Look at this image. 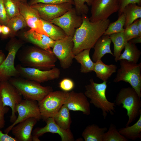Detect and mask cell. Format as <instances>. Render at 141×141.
Segmentation results:
<instances>
[{
    "mask_svg": "<svg viewBox=\"0 0 141 141\" xmlns=\"http://www.w3.org/2000/svg\"><path fill=\"white\" fill-rule=\"evenodd\" d=\"M6 57L5 55L3 52L0 55V66L3 63Z\"/></svg>",
    "mask_w": 141,
    "mask_h": 141,
    "instance_id": "45",
    "label": "cell"
},
{
    "mask_svg": "<svg viewBox=\"0 0 141 141\" xmlns=\"http://www.w3.org/2000/svg\"><path fill=\"white\" fill-rule=\"evenodd\" d=\"M8 81L16 88L24 99L38 102L53 91L50 86H43L39 83L21 77H11Z\"/></svg>",
    "mask_w": 141,
    "mask_h": 141,
    "instance_id": "4",
    "label": "cell"
},
{
    "mask_svg": "<svg viewBox=\"0 0 141 141\" xmlns=\"http://www.w3.org/2000/svg\"><path fill=\"white\" fill-rule=\"evenodd\" d=\"M9 110L8 107L4 106L0 97V129H1L4 126L5 123L4 116Z\"/></svg>",
    "mask_w": 141,
    "mask_h": 141,
    "instance_id": "40",
    "label": "cell"
},
{
    "mask_svg": "<svg viewBox=\"0 0 141 141\" xmlns=\"http://www.w3.org/2000/svg\"><path fill=\"white\" fill-rule=\"evenodd\" d=\"M118 131L119 133L127 139L136 140L141 139V113L137 122L131 126L121 128Z\"/></svg>",
    "mask_w": 141,
    "mask_h": 141,
    "instance_id": "26",
    "label": "cell"
},
{
    "mask_svg": "<svg viewBox=\"0 0 141 141\" xmlns=\"http://www.w3.org/2000/svg\"><path fill=\"white\" fill-rule=\"evenodd\" d=\"M69 92L56 91L49 93L38 102L42 119L44 121L53 118L64 104Z\"/></svg>",
    "mask_w": 141,
    "mask_h": 141,
    "instance_id": "7",
    "label": "cell"
},
{
    "mask_svg": "<svg viewBox=\"0 0 141 141\" xmlns=\"http://www.w3.org/2000/svg\"><path fill=\"white\" fill-rule=\"evenodd\" d=\"M2 33L3 37H5L8 35H9L10 32V30L7 26L3 25H2Z\"/></svg>",
    "mask_w": 141,
    "mask_h": 141,
    "instance_id": "43",
    "label": "cell"
},
{
    "mask_svg": "<svg viewBox=\"0 0 141 141\" xmlns=\"http://www.w3.org/2000/svg\"><path fill=\"white\" fill-rule=\"evenodd\" d=\"M6 26L10 30L9 35L12 37L14 36L19 30L25 27L27 25L24 17L20 13L10 19Z\"/></svg>",
    "mask_w": 141,
    "mask_h": 141,
    "instance_id": "31",
    "label": "cell"
},
{
    "mask_svg": "<svg viewBox=\"0 0 141 141\" xmlns=\"http://www.w3.org/2000/svg\"><path fill=\"white\" fill-rule=\"evenodd\" d=\"M73 5L65 2L59 4L37 3L31 6L36 10L42 19L49 22L58 17L72 8Z\"/></svg>",
    "mask_w": 141,
    "mask_h": 141,
    "instance_id": "15",
    "label": "cell"
},
{
    "mask_svg": "<svg viewBox=\"0 0 141 141\" xmlns=\"http://www.w3.org/2000/svg\"><path fill=\"white\" fill-rule=\"evenodd\" d=\"M82 21L81 16L78 15L75 8L73 7L50 22L61 28L66 36L73 37L76 30L80 26Z\"/></svg>",
    "mask_w": 141,
    "mask_h": 141,
    "instance_id": "14",
    "label": "cell"
},
{
    "mask_svg": "<svg viewBox=\"0 0 141 141\" xmlns=\"http://www.w3.org/2000/svg\"><path fill=\"white\" fill-rule=\"evenodd\" d=\"M107 81L100 83H95L93 78L89 80V83L85 86L84 94L90 100V103L96 107L100 109L104 119L108 113L113 115L115 112L116 105L114 102L109 101L106 97V92Z\"/></svg>",
    "mask_w": 141,
    "mask_h": 141,
    "instance_id": "3",
    "label": "cell"
},
{
    "mask_svg": "<svg viewBox=\"0 0 141 141\" xmlns=\"http://www.w3.org/2000/svg\"><path fill=\"white\" fill-rule=\"evenodd\" d=\"M109 36L114 44V56L115 61L117 62L119 61L121 52L128 42L125 37L124 31L112 34Z\"/></svg>",
    "mask_w": 141,
    "mask_h": 141,
    "instance_id": "30",
    "label": "cell"
},
{
    "mask_svg": "<svg viewBox=\"0 0 141 141\" xmlns=\"http://www.w3.org/2000/svg\"><path fill=\"white\" fill-rule=\"evenodd\" d=\"M2 53H3L2 51L0 49V55L2 54Z\"/></svg>",
    "mask_w": 141,
    "mask_h": 141,
    "instance_id": "49",
    "label": "cell"
},
{
    "mask_svg": "<svg viewBox=\"0 0 141 141\" xmlns=\"http://www.w3.org/2000/svg\"><path fill=\"white\" fill-rule=\"evenodd\" d=\"M24 39L30 43L38 48L52 52L55 41L45 34H42L30 29L24 33Z\"/></svg>",
    "mask_w": 141,
    "mask_h": 141,
    "instance_id": "20",
    "label": "cell"
},
{
    "mask_svg": "<svg viewBox=\"0 0 141 141\" xmlns=\"http://www.w3.org/2000/svg\"><path fill=\"white\" fill-rule=\"evenodd\" d=\"M0 97L4 106L9 107L11 108L10 121L13 123L17 118L16 106L22 99V96L15 87L7 81L1 82Z\"/></svg>",
    "mask_w": 141,
    "mask_h": 141,
    "instance_id": "12",
    "label": "cell"
},
{
    "mask_svg": "<svg viewBox=\"0 0 141 141\" xmlns=\"http://www.w3.org/2000/svg\"><path fill=\"white\" fill-rule=\"evenodd\" d=\"M1 80L0 79V83H1Z\"/></svg>",
    "mask_w": 141,
    "mask_h": 141,
    "instance_id": "50",
    "label": "cell"
},
{
    "mask_svg": "<svg viewBox=\"0 0 141 141\" xmlns=\"http://www.w3.org/2000/svg\"><path fill=\"white\" fill-rule=\"evenodd\" d=\"M17 0L21 2H26L27 0Z\"/></svg>",
    "mask_w": 141,
    "mask_h": 141,
    "instance_id": "47",
    "label": "cell"
},
{
    "mask_svg": "<svg viewBox=\"0 0 141 141\" xmlns=\"http://www.w3.org/2000/svg\"><path fill=\"white\" fill-rule=\"evenodd\" d=\"M2 25H0V34L2 33Z\"/></svg>",
    "mask_w": 141,
    "mask_h": 141,
    "instance_id": "48",
    "label": "cell"
},
{
    "mask_svg": "<svg viewBox=\"0 0 141 141\" xmlns=\"http://www.w3.org/2000/svg\"><path fill=\"white\" fill-rule=\"evenodd\" d=\"M23 42L15 39H11L7 44L6 49L8 55L0 66V79L1 81H8L11 77H20L14 65L17 53L22 46Z\"/></svg>",
    "mask_w": 141,
    "mask_h": 141,
    "instance_id": "8",
    "label": "cell"
},
{
    "mask_svg": "<svg viewBox=\"0 0 141 141\" xmlns=\"http://www.w3.org/2000/svg\"><path fill=\"white\" fill-rule=\"evenodd\" d=\"M65 2L69 3L74 5V3L73 0H30L28 4L30 6H32L34 4L39 3L59 4Z\"/></svg>",
    "mask_w": 141,
    "mask_h": 141,
    "instance_id": "38",
    "label": "cell"
},
{
    "mask_svg": "<svg viewBox=\"0 0 141 141\" xmlns=\"http://www.w3.org/2000/svg\"><path fill=\"white\" fill-rule=\"evenodd\" d=\"M91 6V15L89 18L91 21L106 19L118 11L119 0H93Z\"/></svg>",
    "mask_w": 141,
    "mask_h": 141,
    "instance_id": "13",
    "label": "cell"
},
{
    "mask_svg": "<svg viewBox=\"0 0 141 141\" xmlns=\"http://www.w3.org/2000/svg\"><path fill=\"white\" fill-rule=\"evenodd\" d=\"M0 129V141H16L15 138L9 135L8 134L3 133Z\"/></svg>",
    "mask_w": 141,
    "mask_h": 141,
    "instance_id": "42",
    "label": "cell"
},
{
    "mask_svg": "<svg viewBox=\"0 0 141 141\" xmlns=\"http://www.w3.org/2000/svg\"><path fill=\"white\" fill-rule=\"evenodd\" d=\"M18 116L15 121L4 130L5 133L8 134L12 128L19 123L30 118H35L38 121L42 119L38 102L27 99H22L15 107Z\"/></svg>",
    "mask_w": 141,
    "mask_h": 141,
    "instance_id": "11",
    "label": "cell"
},
{
    "mask_svg": "<svg viewBox=\"0 0 141 141\" xmlns=\"http://www.w3.org/2000/svg\"><path fill=\"white\" fill-rule=\"evenodd\" d=\"M111 42L108 35H103L98 39L93 47L94 51L92 58L94 62L101 59L107 54H109L114 56L110 49Z\"/></svg>",
    "mask_w": 141,
    "mask_h": 141,
    "instance_id": "21",
    "label": "cell"
},
{
    "mask_svg": "<svg viewBox=\"0 0 141 141\" xmlns=\"http://www.w3.org/2000/svg\"><path fill=\"white\" fill-rule=\"evenodd\" d=\"M119 8L118 11V16L123 13L124 8L130 4L135 3L141 6V0H119Z\"/></svg>",
    "mask_w": 141,
    "mask_h": 141,
    "instance_id": "41",
    "label": "cell"
},
{
    "mask_svg": "<svg viewBox=\"0 0 141 141\" xmlns=\"http://www.w3.org/2000/svg\"><path fill=\"white\" fill-rule=\"evenodd\" d=\"M128 140L119 133L116 126L112 123L104 133L103 138V141H127Z\"/></svg>",
    "mask_w": 141,
    "mask_h": 141,
    "instance_id": "33",
    "label": "cell"
},
{
    "mask_svg": "<svg viewBox=\"0 0 141 141\" xmlns=\"http://www.w3.org/2000/svg\"><path fill=\"white\" fill-rule=\"evenodd\" d=\"M18 6L20 13L24 17L27 25L31 29L48 36L43 30L42 19L37 11L26 2L19 1Z\"/></svg>",
    "mask_w": 141,
    "mask_h": 141,
    "instance_id": "17",
    "label": "cell"
},
{
    "mask_svg": "<svg viewBox=\"0 0 141 141\" xmlns=\"http://www.w3.org/2000/svg\"><path fill=\"white\" fill-rule=\"evenodd\" d=\"M81 16L82 24L76 30L73 37V52L75 55L84 50L93 48L97 40L103 35L110 23L108 19L92 22L86 15Z\"/></svg>",
    "mask_w": 141,
    "mask_h": 141,
    "instance_id": "1",
    "label": "cell"
},
{
    "mask_svg": "<svg viewBox=\"0 0 141 141\" xmlns=\"http://www.w3.org/2000/svg\"><path fill=\"white\" fill-rule=\"evenodd\" d=\"M17 0H3V3L9 20L20 14Z\"/></svg>",
    "mask_w": 141,
    "mask_h": 141,
    "instance_id": "34",
    "label": "cell"
},
{
    "mask_svg": "<svg viewBox=\"0 0 141 141\" xmlns=\"http://www.w3.org/2000/svg\"><path fill=\"white\" fill-rule=\"evenodd\" d=\"M124 48V51L120 55L118 61L124 59L128 62L137 63L141 52L136 44L129 41L126 43Z\"/></svg>",
    "mask_w": 141,
    "mask_h": 141,
    "instance_id": "25",
    "label": "cell"
},
{
    "mask_svg": "<svg viewBox=\"0 0 141 141\" xmlns=\"http://www.w3.org/2000/svg\"><path fill=\"white\" fill-rule=\"evenodd\" d=\"M70 110L63 104L53 117L56 123L65 130L70 129L71 119Z\"/></svg>",
    "mask_w": 141,
    "mask_h": 141,
    "instance_id": "28",
    "label": "cell"
},
{
    "mask_svg": "<svg viewBox=\"0 0 141 141\" xmlns=\"http://www.w3.org/2000/svg\"><path fill=\"white\" fill-rule=\"evenodd\" d=\"M129 41L135 44L137 43H140L141 42V36L134 38Z\"/></svg>",
    "mask_w": 141,
    "mask_h": 141,
    "instance_id": "44",
    "label": "cell"
},
{
    "mask_svg": "<svg viewBox=\"0 0 141 141\" xmlns=\"http://www.w3.org/2000/svg\"><path fill=\"white\" fill-rule=\"evenodd\" d=\"M77 14L80 16L87 15L89 8L88 5L91 6L93 0H73Z\"/></svg>",
    "mask_w": 141,
    "mask_h": 141,
    "instance_id": "36",
    "label": "cell"
},
{
    "mask_svg": "<svg viewBox=\"0 0 141 141\" xmlns=\"http://www.w3.org/2000/svg\"><path fill=\"white\" fill-rule=\"evenodd\" d=\"M108 130L107 127H100L96 124L87 126L82 133L85 141H103V135Z\"/></svg>",
    "mask_w": 141,
    "mask_h": 141,
    "instance_id": "22",
    "label": "cell"
},
{
    "mask_svg": "<svg viewBox=\"0 0 141 141\" xmlns=\"http://www.w3.org/2000/svg\"><path fill=\"white\" fill-rule=\"evenodd\" d=\"M64 104L70 110L80 111L87 115L91 113L90 103L83 92H77L73 91L69 92Z\"/></svg>",
    "mask_w": 141,
    "mask_h": 141,
    "instance_id": "18",
    "label": "cell"
},
{
    "mask_svg": "<svg viewBox=\"0 0 141 141\" xmlns=\"http://www.w3.org/2000/svg\"><path fill=\"white\" fill-rule=\"evenodd\" d=\"M125 21V16L122 13L119 16L116 21L110 23L103 35L109 36L112 34L124 31V28Z\"/></svg>",
    "mask_w": 141,
    "mask_h": 141,
    "instance_id": "32",
    "label": "cell"
},
{
    "mask_svg": "<svg viewBox=\"0 0 141 141\" xmlns=\"http://www.w3.org/2000/svg\"><path fill=\"white\" fill-rule=\"evenodd\" d=\"M117 68L115 64H105L101 59L95 62L93 71L96 73L97 77L104 81H107L116 72Z\"/></svg>",
    "mask_w": 141,
    "mask_h": 141,
    "instance_id": "23",
    "label": "cell"
},
{
    "mask_svg": "<svg viewBox=\"0 0 141 141\" xmlns=\"http://www.w3.org/2000/svg\"><path fill=\"white\" fill-rule=\"evenodd\" d=\"M124 14L125 21V28L137 20L141 18V7L136 4H130L124 8L123 13Z\"/></svg>",
    "mask_w": 141,
    "mask_h": 141,
    "instance_id": "27",
    "label": "cell"
},
{
    "mask_svg": "<svg viewBox=\"0 0 141 141\" xmlns=\"http://www.w3.org/2000/svg\"><path fill=\"white\" fill-rule=\"evenodd\" d=\"M140 97L132 87L121 89L116 97V105L120 106L126 109L128 119L125 126H129L140 115L141 113Z\"/></svg>",
    "mask_w": 141,
    "mask_h": 141,
    "instance_id": "5",
    "label": "cell"
},
{
    "mask_svg": "<svg viewBox=\"0 0 141 141\" xmlns=\"http://www.w3.org/2000/svg\"><path fill=\"white\" fill-rule=\"evenodd\" d=\"M73 37H70L66 36L55 41L52 51L63 69L69 68L72 63L75 56L73 52Z\"/></svg>",
    "mask_w": 141,
    "mask_h": 141,
    "instance_id": "9",
    "label": "cell"
},
{
    "mask_svg": "<svg viewBox=\"0 0 141 141\" xmlns=\"http://www.w3.org/2000/svg\"><path fill=\"white\" fill-rule=\"evenodd\" d=\"M91 49L84 50L75 55L74 58L80 64V72L81 73H87L93 70L95 62L90 57Z\"/></svg>",
    "mask_w": 141,
    "mask_h": 141,
    "instance_id": "24",
    "label": "cell"
},
{
    "mask_svg": "<svg viewBox=\"0 0 141 141\" xmlns=\"http://www.w3.org/2000/svg\"><path fill=\"white\" fill-rule=\"evenodd\" d=\"M74 84L71 79L64 78L59 83V87L62 91L69 92L74 88Z\"/></svg>",
    "mask_w": 141,
    "mask_h": 141,
    "instance_id": "37",
    "label": "cell"
},
{
    "mask_svg": "<svg viewBox=\"0 0 141 141\" xmlns=\"http://www.w3.org/2000/svg\"><path fill=\"white\" fill-rule=\"evenodd\" d=\"M138 19L125 28L124 34L127 42L134 38L141 36L138 27Z\"/></svg>",
    "mask_w": 141,
    "mask_h": 141,
    "instance_id": "35",
    "label": "cell"
},
{
    "mask_svg": "<svg viewBox=\"0 0 141 141\" xmlns=\"http://www.w3.org/2000/svg\"><path fill=\"white\" fill-rule=\"evenodd\" d=\"M9 20L4 5L3 0H0V25H6Z\"/></svg>",
    "mask_w": 141,
    "mask_h": 141,
    "instance_id": "39",
    "label": "cell"
},
{
    "mask_svg": "<svg viewBox=\"0 0 141 141\" xmlns=\"http://www.w3.org/2000/svg\"><path fill=\"white\" fill-rule=\"evenodd\" d=\"M16 56L23 66L44 70L54 67L57 60L52 52L33 46L19 50Z\"/></svg>",
    "mask_w": 141,
    "mask_h": 141,
    "instance_id": "2",
    "label": "cell"
},
{
    "mask_svg": "<svg viewBox=\"0 0 141 141\" xmlns=\"http://www.w3.org/2000/svg\"><path fill=\"white\" fill-rule=\"evenodd\" d=\"M37 120L30 118L16 124L11 128L13 134L16 141H32L33 129Z\"/></svg>",
    "mask_w": 141,
    "mask_h": 141,
    "instance_id": "19",
    "label": "cell"
},
{
    "mask_svg": "<svg viewBox=\"0 0 141 141\" xmlns=\"http://www.w3.org/2000/svg\"><path fill=\"white\" fill-rule=\"evenodd\" d=\"M15 68L20 77L39 83L58 79L61 73L60 69L55 67L45 70L25 67L21 64H17Z\"/></svg>",
    "mask_w": 141,
    "mask_h": 141,
    "instance_id": "10",
    "label": "cell"
},
{
    "mask_svg": "<svg viewBox=\"0 0 141 141\" xmlns=\"http://www.w3.org/2000/svg\"><path fill=\"white\" fill-rule=\"evenodd\" d=\"M42 20L44 31L53 40L55 41L61 39L66 36L64 31L58 26L42 19Z\"/></svg>",
    "mask_w": 141,
    "mask_h": 141,
    "instance_id": "29",
    "label": "cell"
},
{
    "mask_svg": "<svg viewBox=\"0 0 141 141\" xmlns=\"http://www.w3.org/2000/svg\"><path fill=\"white\" fill-rule=\"evenodd\" d=\"M137 26L139 33L141 35V18L138 19Z\"/></svg>",
    "mask_w": 141,
    "mask_h": 141,
    "instance_id": "46",
    "label": "cell"
},
{
    "mask_svg": "<svg viewBox=\"0 0 141 141\" xmlns=\"http://www.w3.org/2000/svg\"><path fill=\"white\" fill-rule=\"evenodd\" d=\"M46 121L45 126L36 128L32 131L33 141H40L39 137L47 133L58 134L60 136L62 141L74 140L73 136L70 129L65 130L61 127L56 123L52 117L49 118Z\"/></svg>",
    "mask_w": 141,
    "mask_h": 141,
    "instance_id": "16",
    "label": "cell"
},
{
    "mask_svg": "<svg viewBox=\"0 0 141 141\" xmlns=\"http://www.w3.org/2000/svg\"><path fill=\"white\" fill-rule=\"evenodd\" d=\"M120 67L113 80L115 83L124 81L128 83L141 97V63L138 64L122 59L120 60Z\"/></svg>",
    "mask_w": 141,
    "mask_h": 141,
    "instance_id": "6",
    "label": "cell"
}]
</instances>
